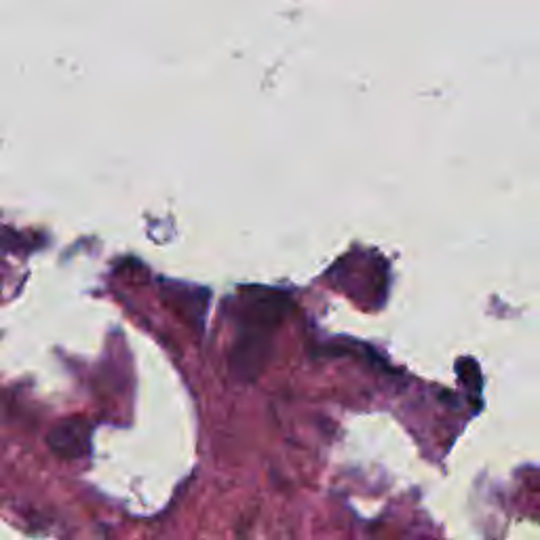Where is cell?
Segmentation results:
<instances>
[{
  "instance_id": "obj_1",
  "label": "cell",
  "mask_w": 540,
  "mask_h": 540,
  "mask_svg": "<svg viewBox=\"0 0 540 540\" xmlns=\"http://www.w3.org/2000/svg\"><path fill=\"white\" fill-rule=\"evenodd\" d=\"M91 427L81 418H70L57 422L47 437L49 450L66 460L83 458L89 452Z\"/></svg>"
}]
</instances>
